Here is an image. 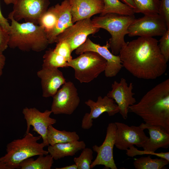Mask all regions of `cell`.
<instances>
[{"mask_svg": "<svg viewBox=\"0 0 169 169\" xmlns=\"http://www.w3.org/2000/svg\"><path fill=\"white\" fill-rule=\"evenodd\" d=\"M8 33L4 29L0 23V53H3L8 47Z\"/></svg>", "mask_w": 169, "mask_h": 169, "instance_id": "34", "label": "cell"}, {"mask_svg": "<svg viewBox=\"0 0 169 169\" xmlns=\"http://www.w3.org/2000/svg\"><path fill=\"white\" fill-rule=\"evenodd\" d=\"M159 14L165 20L169 28V0H161Z\"/></svg>", "mask_w": 169, "mask_h": 169, "instance_id": "33", "label": "cell"}, {"mask_svg": "<svg viewBox=\"0 0 169 169\" xmlns=\"http://www.w3.org/2000/svg\"><path fill=\"white\" fill-rule=\"evenodd\" d=\"M41 138L29 132L22 139L13 140L7 145V153L0 158V161L9 169H19L20 163L27 158L48 154V151L44 149V143L38 142Z\"/></svg>", "mask_w": 169, "mask_h": 169, "instance_id": "4", "label": "cell"}, {"mask_svg": "<svg viewBox=\"0 0 169 169\" xmlns=\"http://www.w3.org/2000/svg\"><path fill=\"white\" fill-rule=\"evenodd\" d=\"M100 29L95 26L90 18L79 20L59 34L55 43L66 42L72 52L85 42L89 35L95 33Z\"/></svg>", "mask_w": 169, "mask_h": 169, "instance_id": "8", "label": "cell"}, {"mask_svg": "<svg viewBox=\"0 0 169 169\" xmlns=\"http://www.w3.org/2000/svg\"><path fill=\"white\" fill-rule=\"evenodd\" d=\"M47 139L49 145L53 146L56 144L78 141L79 137L75 131H59L50 125L48 129Z\"/></svg>", "mask_w": 169, "mask_h": 169, "instance_id": "22", "label": "cell"}, {"mask_svg": "<svg viewBox=\"0 0 169 169\" xmlns=\"http://www.w3.org/2000/svg\"><path fill=\"white\" fill-rule=\"evenodd\" d=\"M50 4L49 0H14L13 10L8 17L18 22L24 20L38 25L40 18Z\"/></svg>", "mask_w": 169, "mask_h": 169, "instance_id": "9", "label": "cell"}, {"mask_svg": "<svg viewBox=\"0 0 169 169\" xmlns=\"http://www.w3.org/2000/svg\"><path fill=\"white\" fill-rule=\"evenodd\" d=\"M56 43V46L54 49V51L64 58L67 62L71 60L72 59V52L69 44L64 41H60Z\"/></svg>", "mask_w": 169, "mask_h": 169, "instance_id": "31", "label": "cell"}, {"mask_svg": "<svg viewBox=\"0 0 169 169\" xmlns=\"http://www.w3.org/2000/svg\"><path fill=\"white\" fill-rule=\"evenodd\" d=\"M123 3L128 5L133 9H135V7L132 0H120Z\"/></svg>", "mask_w": 169, "mask_h": 169, "instance_id": "37", "label": "cell"}, {"mask_svg": "<svg viewBox=\"0 0 169 169\" xmlns=\"http://www.w3.org/2000/svg\"><path fill=\"white\" fill-rule=\"evenodd\" d=\"M92 150L85 148L82 150L80 155L75 157L74 161L77 166V169H90L93 157Z\"/></svg>", "mask_w": 169, "mask_h": 169, "instance_id": "29", "label": "cell"}, {"mask_svg": "<svg viewBox=\"0 0 169 169\" xmlns=\"http://www.w3.org/2000/svg\"><path fill=\"white\" fill-rule=\"evenodd\" d=\"M6 57L3 53H0V77L3 73V70L5 64Z\"/></svg>", "mask_w": 169, "mask_h": 169, "instance_id": "36", "label": "cell"}, {"mask_svg": "<svg viewBox=\"0 0 169 169\" xmlns=\"http://www.w3.org/2000/svg\"><path fill=\"white\" fill-rule=\"evenodd\" d=\"M72 20L76 22L101 14L104 8L103 0H69Z\"/></svg>", "mask_w": 169, "mask_h": 169, "instance_id": "18", "label": "cell"}, {"mask_svg": "<svg viewBox=\"0 0 169 169\" xmlns=\"http://www.w3.org/2000/svg\"><path fill=\"white\" fill-rule=\"evenodd\" d=\"M115 123L116 126L115 146L119 150L126 151L134 145L142 147L149 138L144 130L139 126H129L118 122Z\"/></svg>", "mask_w": 169, "mask_h": 169, "instance_id": "12", "label": "cell"}, {"mask_svg": "<svg viewBox=\"0 0 169 169\" xmlns=\"http://www.w3.org/2000/svg\"><path fill=\"white\" fill-rule=\"evenodd\" d=\"M129 112L139 116L145 123L161 126L169 133V79L148 91L138 103L129 107Z\"/></svg>", "mask_w": 169, "mask_h": 169, "instance_id": "2", "label": "cell"}, {"mask_svg": "<svg viewBox=\"0 0 169 169\" xmlns=\"http://www.w3.org/2000/svg\"><path fill=\"white\" fill-rule=\"evenodd\" d=\"M8 32V47L18 48L23 51L40 52L45 49L49 44L44 28L32 23H20L13 18Z\"/></svg>", "mask_w": 169, "mask_h": 169, "instance_id": "3", "label": "cell"}, {"mask_svg": "<svg viewBox=\"0 0 169 169\" xmlns=\"http://www.w3.org/2000/svg\"><path fill=\"white\" fill-rule=\"evenodd\" d=\"M37 74L41 80L44 97H53L60 87L66 82L63 73L58 69L42 67Z\"/></svg>", "mask_w": 169, "mask_h": 169, "instance_id": "17", "label": "cell"}, {"mask_svg": "<svg viewBox=\"0 0 169 169\" xmlns=\"http://www.w3.org/2000/svg\"><path fill=\"white\" fill-rule=\"evenodd\" d=\"M43 58V68L58 69L68 67L67 61L55 52L54 49H50L46 51Z\"/></svg>", "mask_w": 169, "mask_h": 169, "instance_id": "27", "label": "cell"}, {"mask_svg": "<svg viewBox=\"0 0 169 169\" xmlns=\"http://www.w3.org/2000/svg\"><path fill=\"white\" fill-rule=\"evenodd\" d=\"M126 154L129 157H133L137 155H154L160 158L165 159L169 161V152H161L160 153H156L146 150H139L135 148L134 145L130 146L126 150Z\"/></svg>", "mask_w": 169, "mask_h": 169, "instance_id": "30", "label": "cell"}, {"mask_svg": "<svg viewBox=\"0 0 169 169\" xmlns=\"http://www.w3.org/2000/svg\"><path fill=\"white\" fill-rule=\"evenodd\" d=\"M58 19V13L55 6L48 8L40 18L38 25L44 30L46 35L54 28Z\"/></svg>", "mask_w": 169, "mask_h": 169, "instance_id": "28", "label": "cell"}, {"mask_svg": "<svg viewBox=\"0 0 169 169\" xmlns=\"http://www.w3.org/2000/svg\"><path fill=\"white\" fill-rule=\"evenodd\" d=\"M3 1L6 5H9L11 4H13L14 0H3Z\"/></svg>", "mask_w": 169, "mask_h": 169, "instance_id": "40", "label": "cell"}, {"mask_svg": "<svg viewBox=\"0 0 169 169\" xmlns=\"http://www.w3.org/2000/svg\"><path fill=\"white\" fill-rule=\"evenodd\" d=\"M111 88L106 95L115 100L119 109V113L125 120L128 117L129 107L136 102L132 91L133 84L131 83L128 85L126 79L122 78L119 82L115 81L111 84Z\"/></svg>", "mask_w": 169, "mask_h": 169, "instance_id": "15", "label": "cell"}, {"mask_svg": "<svg viewBox=\"0 0 169 169\" xmlns=\"http://www.w3.org/2000/svg\"><path fill=\"white\" fill-rule=\"evenodd\" d=\"M51 111L55 115L72 114L80 102L77 90L71 81L66 82L53 97Z\"/></svg>", "mask_w": 169, "mask_h": 169, "instance_id": "10", "label": "cell"}, {"mask_svg": "<svg viewBox=\"0 0 169 169\" xmlns=\"http://www.w3.org/2000/svg\"><path fill=\"white\" fill-rule=\"evenodd\" d=\"M56 169H77V166L75 164L65 166L60 168H56Z\"/></svg>", "mask_w": 169, "mask_h": 169, "instance_id": "38", "label": "cell"}, {"mask_svg": "<svg viewBox=\"0 0 169 169\" xmlns=\"http://www.w3.org/2000/svg\"><path fill=\"white\" fill-rule=\"evenodd\" d=\"M158 42L153 37H141L126 42L119 54L123 67L139 79H154L163 75L167 62Z\"/></svg>", "mask_w": 169, "mask_h": 169, "instance_id": "1", "label": "cell"}, {"mask_svg": "<svg viewBox=\"0 0 169 169\" xmlns=\"http://www.w3.org/2000/svg\"><path fill=\"white\" fill-rule=\"evenodd\" d=\"M0 23L4 29L8 33L10 28V24L8 22V21L3 15L1 10L0 7Z\"/></svg>", "mask_w": 169, "mask_h": 169, "instance_id": "35", "label": "cell"}, {"mask_svg": "<svg viewBox=\"0 0 169 169\" xmlns=\"http://www.w3.org/2000/svg\"><path fill=\"white\" fill-rule=\"evenodd\" d=\"M116 126L115 123H110L107 128L105 139L101 145H94L93 150L97 153L96 157L91 165L93 168L97 165H102L106 169H117L113 157V151Z\"/></svg>", "mask_w": 169, "mask_h": 169, "instance_id": "13", "label": "cell"}, {"mask_svg": "<svg viewBox=\"0 0 169 169\" xmlns=\"http://www.w3.org/2000/svg\"><path fill=\"white\" fill-rule=\"evenodd\" d=\"M104 8L100 16L114 13L124 15H134L133 9L120 0H103Z\"/></svg>", "mask_w": 169, "mask_h": 169, "instance_id": "24", "label": "cell"}, {"mask_svg": "<svg viewBox=\"0 0 169 169\" xmlns=\"http://www.w3.org/2000/svg\"><path fill=\"white\" fill-rule=\"evenodd\" d=\"M135 18L134 15L110 13L95 17L92 20L95 27L104 29L110 34L111 37L108 41L109 47L113 54L118 55L126 43L124 37L128 33V28Z\"/></svg>", "mask_w": 169, "mask_h": 169, "instance_id": "5", "label": "cell"}, {"mask_svg": "<svg viewBox=\"0 0 169 169\" xmlns=\"http://www.w3.org/2000/svg\"><path fill=\"white\" fill-rule=\"evenodd\" d=\"M84 103L90 108V111L86 113L82 119L81 127L84 129L90 128L93 125V119L98 118L104 113L107 112L109 116H112L119 112L114 100L107 95L103 97L98 96L96 102L89 99Z\"/></svg>", "mask_w": 169, "mask_h": 169, "instance_id": "16", "label": "cell"}, {"mask_svg": "<svg viewBox=\"0 0 169 169\" xmlns=\"http://www.w3.org/2000/svg\"><path fill=\"white\" fill-rule=\"evenodd\" d=\"M22 113L27 123V128L26 133L29 132L30 126L33 127V131L41 136L46 146L49 145L47 139L48 129L50 125L56 122V120L50 117L51 111L48 110L43 112H40L35 107L23 108Z\"/></svg>", "mask_w": 169, "mask_h": 169, "instance_id": "14", "label": "cell"}, {"mask_svg": "<svg viewBox=\"0 0 169 169\" xmlns=\"http://www.w3.org/2000/svg\"><path fill=\"white\" fill-rule=\"evenodd\" d=\"M167 28L165 20L159 14L146 15L135 19L128 28V34L131 37L161 36Z\"/></svg>", "mask_w": 169, "mask_h": 169, "instance_id": "7", "label": "cell"}, {"mask_svg": "<svg viewBox=\"0 0 169 169\" xmlns=\"http://www.w3.org/2000/svg\"><path fill=\"white\" fill-rule=\"evenodd\" d=\"M54 162V159L50 155H41L35 160L32 157L24 160L20 164L19 169H50Z\"/></svg>", "mask_w": 169, "mask_h": 169, "instance_id": "23", "label": "cell"}, {"mask_svg": "<svg viewBox=\"0 0 169 169\" xmlns=\"http://www.w3.org/2000/svg\"><path fill=\"white\" fill-rule=\"evenodd\" d=\"M149 131L150 137L142 147L144 150L155 152L158 149L167 148L169 146V133L163 127L142 123L139 126Z\"/></svg>", "mask_w": 169, "mask_h": 169, "instance_id": "19", "label": "cell"}, {"mask_svg": "<svg viewBox=\"0 0 169 169\" xmlns=\"http://www.w3.org/2000/svg\"><path fill=\"white\" fill-rule=\"evenodd\" d=\"M135 8L134 13L144 15L159 14L161 5L160 0H132Z\"/></svg>", "mask_w": 169, "mask_h": 169, "instance_id": "26", "label": "cell"}, {"mask_svg": "<svg viewBox=\"0 0 169 169\" xmlns=\"http://www.w3.org/2000/svg\"><path fill=\"white\" fill-rule=\"evenodd\" d=\"M0 169H9L4 163L0 161Z\"/></svg>", "mask_w": 169, "mask_h": 169, "instance_id": "39", "label": "cell"}, {"mask_svg": "<svg viewBox=\"0 0 169 169\" xmlns=\"http://www.w3.org/2000/svg\"><path fill=\"white\" fill-rule=\"evenodd\" d=\"M159 40L158 46L160 51L167 62L169 60V28H168Z\"/></svg>", "mask_w": 169, "mask_h": 169, "instance_id": "32", "label": "cell"}, {"mask_svg": "<svg viewBox=\"0 0 169 169\" xmlns=\"http://www.w3.org/2000/svg\"><path fill=\"white\" fill-rule=\"evenodd\" d=\"M58 13V19L54 29L47 34L49 44L55 43L57 36L65 29L72 25L71 6L69 0H64L61 4L55 5Z\"/></svg>", "mask_w": 169, "mask_h": 169, "instance_id": "20", "label": "cell"}, {"mask_svg": "<svg viewBox=\"0 0 169 169\" xmlns=\"http://www.w3.org/2000/svg\"><path fill=\"white\" fill-rule=\"evenodd\" d=\"M109 48L108 41L106 45L102 46L94 43L88 38L84 43L75 49V53L77 55L86 51L98 53L106 61V66L104 71L105 76L112 77L117 74L123 66L119 55L113 54L109 50Z\"/></svg>", "mask_w": 169, "mask_h": 169, "instance_id": "11", "label": "cell"}, {"mask_svg": "<svg viewBox=\"0 0 169 169\" xmlns=\"http://www.w3.org/2000/svg\"><path fill=\"white\" fill-rule=\"evenodd\" d=\"M151 155L141 157L135 159L133 165L136 169H161L169 163V161L164 158L152 159Z\"/></svg>", "mask_w": 169, "mask_h": 169, "instance_id": "25", "label": "cell"}, {"mask_svg": "<svg viewBox=\"0 0 169 169\" xmlns=\"http://www.w3.org/2000/svg\"><path fill=\"white\" fill-rule=\"evenodd\" d=\"M68 66L74 69L75 77L80 83H88L104 71L106 61L95 52L86 51L68 62Z\"/></svg>", "mask_w": 169, "mask_h": 169, "instance_id": "6", "label": "cell"}, {"mask_svg": "<svg viewBox=\"0 0 169 169\" xmlns=\"http://www.w3.org/2000/svg\"><path fill=\"white\" fill-rule=\"evenodd\" d=\"M85 147L83 141L78 140L49 145L48 151L54 159L58 160L65 156H73Z\"/></svg>", "mask_w": 169, "mask_h": 169, "instance_id": "21", "label": "cell"}]
</instances>
